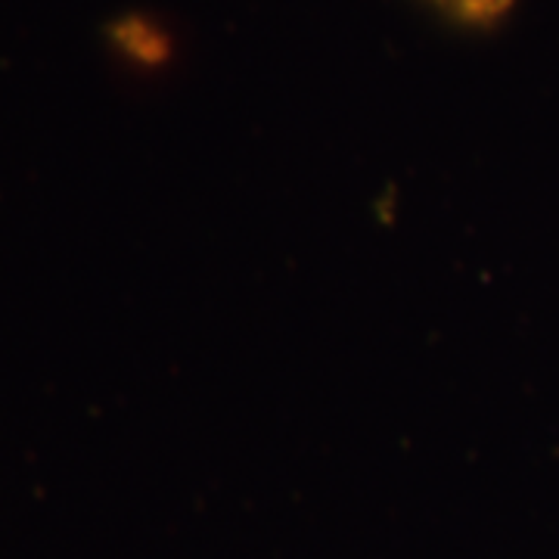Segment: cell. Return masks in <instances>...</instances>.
<instances>
[{"mask_svg": "<svg viewBox=\"0 0 559 559\" xmlns=\"http://www.w3.org/2000/svg\"><path fill=\"white\" fill-rule=\"evenodd\" d=\"M112 38L131 60L159 66L171 57V38L162 32L159 25L146 20H124L116 25Z\"/></svg>", "mask_w": 559, "mask_h": 559, "instance_id": "obj_2", "label": "cell"}, {"mask_svg": "<svg viewBox=\"0 0 559 559\" xmlns=\"http://www.w3.org/2000/svg\"><path fill=\"white\" fill-rule=\"evenodd\" d=\"M419 3L436 10L451 25L481 32V28H498L516 10L520 0H419Z\"/></svg>", "mask_w": 559, "mask_h": 559, "instance_id": "obj_1", "label": "cell"}]
</instances>
